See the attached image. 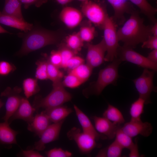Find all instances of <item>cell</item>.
Returning <instances> with one entry per match:
<instances>
[{"label":"cell","instance_id":"36","mask_svg":"<svg viewBox=\"0 0 157 157\" xmlns=\"http://www.w3.org/2000/svg\"><path fill=\"white\" fill-rule=\"evenodd\" d=\"M58 50L60 51L62 58L61 68H64L67 61L76 54L67 47L65 44L61 45Z\"/></svg>","mask_w":157,"mask_h":157},{"label":"cell","instance_id":"32","mask_svg":"<svg viewBox=\"0 0 157 157\" xmlns=\"http://www.w3.org/2000/svg\"><path fill=\"white\" fill-rule=\"evenodd\" d=\"M47 62V72L48 79L51 80L53 83L62 81L64 76V74L59 68L53 65L48 60Z\"/></svg>","mask_w":157,"mask_h":157},{"label":"cell","instance_id":"35","mask_svg":"<svg viewBox=\"0 0 157 157\" xmlns=\"http://www.w3.org/2000/svg\"><path fill=\"white\" fill-rule=\"evenodd\" d=\"M62 83L64 87L71 88L78 87L83 83L76 76L70 72L64 76Z\"/></svg>","mask_w":157,"mask_h":157},{"label":"cell","instance_id":"12","mask_svg":"<svg viewBox=\"0 0 157 157\" xmlns=\"http://www.w3.org/2000/svg\"><path fill=\"white\" fill-rule=\"evenodd\" d=\"M64 121L50 124L42 133L39 140L35 143V149L38 151H42L45 148L46 144L57 140Z\"/></svg>","mask_w":157,"mask_h":157},{"label":"cell","instance_id":"28","mask_svg":"<svg viewBox=\"0 0 157 157\" xmlns=\"http://www.w3.org/2000/svg\"><path fill=\"white\" fill-rule=\"evenodd\" d=\"M83 42L78 32L74 33L66 37L65 44L76 54L81 51L83 46Z\"/></svg>","mask_w":157,"mask_h":157},{"label":"cell","instance_id":"33","mask_svg":"<svg viewBox=\"0 0 157 157\" xmlns=\"http://www.w3.org/2000/svg\"><path fill=\"white\" fill-rule=\"evenodd\" d=\"M78 32L83 42H89L94 38L95 33V28L90 25L83 26L81 27Z\"/></svg>","mask_w":157,"mask_h":157},{"label":"cell","instance_id":"47","mask_svg":"<svg viewBox=\"0 0 157 157\" xmlns=\"http://www.w3.org/2000/svg\"><path fill=\"white\" fill-rule=\"evenodd\" d=\"M59 3L62 5L66 4L73 0H56Z\"/></svg>","mask_w":157,"mask_h":157},{"label":"cell","instance_id":"27","mask_svg":"<svg viewBox=\"0 0 157 157\" xmlns=\"http://www.w3.org/2000/svg\"><path fill=\"white\" fill-rule=\"evenodd\" d=\"M123 149L115 141L108 146L100 150L97 157H119L121 156Z\"/></svg>","mask_w":157,"mask_h":157},{"label":"cell","instance_id":"29","mask_svg":"<svg viewBox=\"0 0 157 157\" xmlns=\"http://www.w3.org/2000/svg\"><path fill=\"white\" fill-rule=\"evenodd\" d=\"M92 69L88 65L83 63L69 72L74 75L83 83L89 78Z\"/></svg>","mask_w":157,"mask_h":157},{"label":"cell","instance_id":"19","mask_svg":"<svg viewBox=\"0 0 157 157\" xmlns=\"http://www.w3.org/2000/svg\"><path fill=\"white\" fill-rule=\"evenodd\" d=\"M74 107L83 131L94 136L97 140L100 138H107L105 136L101 135L97 131L88 117L76 105H74Z\"/></svg>","mask_w":157,"mask_h":157},{"label":"cell","instance_id":"22","mask_svg":"<svg viewBox=\"0 0 157 157\" xmlns=\"http://www.w3.org/2000/svg\"><path fill=\"white\" fill-rule=\"evenodd\" d=\"M17 131L11 129L8 122L0 123V142L6 144H17L16 136Z\"/></svg>","mask_w":157,"mask_h":157},{"label":"cell","instance_id":"48","mask_svg":"<svg viewBox=\"0 0 157 157\" xmlns=\"http://www.w3.org/2000/svg\"><path fill=\"white\" fill-rule=\"evenodd\" d=\"M3 33H10L8 31L5 30L4 28H3L0 25V34Z\"/></svg>","mask_w":157,"mask_h":157},{"label":"cell","instance_id":"4","mask_svg":"<svg viewBox=\"0 0 157 157\" xmlns=\"http://www.w3.org/2000/svg\"><path fill=\"white\" fill-rule=\"evenodd\" d=\"M122 62L117 58L105 68L101 69L97 80L93 83L86 95H99L108 85H115L119 77V66Z\"/></svg>","mask_w":157,"mask_h":157},{"label":"cell","instance_id":"40","mask_svg":"<svg viewBox=\"0 0 157 157\" xmlns=\"http://www.w3.org/2000/svg\"><path fill=\"white\" fill-rule=\"evenodd\" d=\"M142 47L151 50L157 49V36H150L147 39L142 43Z\"/></svg>","mask_w":157,"mask_h":157},{"label":"cell","instance_id":"44","mask_svg":"<svg viewBox=\"0 0 157 157\" xmlns=\"http://www.w3.org/2000/svg\"><path fill=\"white\" fill-rule=\"evenodd\" d=\"M22 154L26 157H43L44 156L38 151L33 150H22Z\"/></svg>","mask_w":157,"mask_h":157},{"label":"cell","instance_id":"8","mask_svg":"<svg viewBox=\"0 0 157 157\" xmlns=\"http://www.w3.org/2000/svg\"><path fill=\"white\" fill-rule=\"evenodd\" d=\"M67 136L74 141L81 152L88 154L98 146L96 138L92 135L81 131L80 129L73 127L67 133Z\"/></svg>","mask_w":157,"mask_h":157},{"label":"cell","instance_id":"11","mask_svg":"<svg viewBox=\"0 0 157 157\" xmlns=\"http://www.w3.org/2000/svg\"><path fill=\"white\" fill-rule=\"evenodd\" d=\"M122 130L132 138L138 135L148 137L151 133L153 127L148 122H142L141 120L138 121L130 120L125 123Z\"/></svg>","mask_w":157,"mask_h":157},{"label":"cell","instance_id":"20","mask_svg":"<svg viewBox=\"0 0 157 157\" xmlns=\"http://www.w3.org/2000/svg\"><path fill=\"white\" fill-rule=\"evenodd\" d=\"M0 24L18 29L25 33L31 30L33 27V25L32 24L3 14L0 11Z\"/></svg>","mask_w":157,"mask_h":157},{"label":"cell","instance_id":"14","mask_svg":"<svg viewBox=\"0 0 157 157\" xmlns=\"http://www.w3.org/2000/svg\"><path fill=\"white\" fill-rule=\"evenodd\" d=\"M113 8L114 11L112 18L116 25L122 24L125 21L126 13L131 14L134 10L126 0H107Z\"/></svg>","mask_w":157,"mask_h":157},{"label":"cell","instance_id":"25","mask_svg":"<svg viewBox=\"0 0 157 157\" xmlns=\"http://www.w3.org/2000/svg\"><path fill=\"white\" fill-rule=\"evenodd\" d=\"M137 6L143 13L152 22L155 23V16L157 10L151 6L147 0H129Z\"/></svg>","mask_w":157,"mask_h":157},{"label":"cell","instance_id":"45","mask_svg":"<svg viewBox=\"0 0 157 157\" xmlns=\"http://www.w3.org/2000/svg\"><path fill=\"white\" fill-rule=\"evenodd\" d=\"M147 57L150 61L157 63V49L152 50L148 54Z\"/></svg>","mask_w":157,"mask_h":157},{"label":"cell","instance_id":"16","mask_svg":"<svg viewBox=\"0 0 157 157\" xmlns=\"http://www.w3.org/2000/svg\"><path fill=\"white\" fill-rule=\"evenodd\" d=\"M35 111V109L31 106L27 99L22 97L18 108L9 119V124L10 121L18 119L29 123L33 119L34 113Z\"/></svg>","mask_w":157,"mask_h":157},{"label":"cell","instance_id":"41","mask_svg":"<svg viewBox=\"0 0 157 157\" xmlns=\"http://www.w3.org/2000/svg\"><path fill=\"white\" fill-rule=\"evenodd\" d=\"M24 5L25 9L28 8L30 6L34 5L39 7L44 3H46L48 0H19Z\"/></svg>","mask_w":157,"mask_h":157},{"label":"cell","instance_id":"50","mask_svg":"<svg viewBox=\"0 0 157 157\" xmlns=\"http://www.w3.org/2000/svg\"><path fill=\"white\" fill-rule=\"evenodd\" d=\"M77 0L81 1L82 3H83L85 2L88 1L89 0Z\"/></svg>","mask_w":157,"mask_h":157},{"label":"cell","instance_id":"30","mask_svg":"<svg viewBox=\"0 0 157 157\" xmlns=\"http://www.w3.org/2000/svg\"><path fill=\"white\" fill-rule=\"evenodd\" d=\"M23 89L24 94L28 98L38 93L40 90L37 79L28 78L23 81Z\"/></svg>","mask_w":157,"mask_h":157},{"label":"cell","instance_id":"7","mask_svg":"<svg viewBox=\"0 0 157 157\" xmlns=\"http://www.w3.org/2000/svg\"><path fill=\"white\" fill-rule=\"evenodd\" d=\"M155 71L144 68L142 74L133 80L139 97L143 99L145 104L151 102L150 96L152 91L157 92V88L153 83V78Z\"/></svg>","mask_w":157,"mask_h":157},{"label":"cell","instance_id":"24","mask_svg":"<svg viewBox=\"0 0 157 157\" xmlns=\"http://www.w3.org/2000/svg\"><path fill=\"white\" fill-rule=\"evenodd\" d=\"M103 117L118 125H120L125 122L124 117L120 110L110 104L108 105L107 108L104 112Z\"/></svg>","mask_w":157,"mask_h":157},{"label":"cell","instance_id":"37","mask_svg":"<svg viewBox=\"0 0 157 157\" xmlns=\"http://www.w3.org/2000/svg\"><path fill=\"white\" fill-rule=\"evenodd\" d=\"M84 60L82 57L75 55L69 59L66 63L65 69L69 72L75 69L81 64L84 63Z\"/></svg>","mask_w":157,"mask_h":157},{"label":"cell","instance_id":"3","mask_svg":"<svg viewBox=\"0 0 157 157\" xmlns=\"http://www.w3.org/2000/svg\"><path fill=\"white\" fill-rule=\"evenodd\" d=\"M62 81L53 83V89L46 97H35L33 106L38 110L42 108L45 110L62 106L72 99L71 94L65 89Z\"/></svg>","mask_w":157,"mask_h":157},{"label":"cell","instance_id":"17","mask_svg":"<svg viewBox=\"0 0 157 157\" xmlns=\"http://www.w3.org/2000/svg\"><path fill=\"white\" fill-rule=\"evenodd\" d=\"M81 12L71 7L64 8L60 14L61 21L69 28H72L77 26L82 19Z\"/></svg>","mask_w":157,"mask_h":157},{"label":"cell","instance_id":"18","mask_svg":"<svg viewBox=\"0 0 157 157\" xmlns=\"http://www.w3.org/2000/svg\"><path fill=\"white\" fill-rule=\"evenodd\" d=\"M51 122L48 117L43 111L36 115L32 122L28 123L27 129L40 138L43 132L50 125Z\"/></svg>","mask_w":157,"mask_h":157},{"label":"cell","instance_id":"15","mask_svg":"<svg viewBox=\"0 0 157 157\" xmlns=\"http://www.w3.org/2000/svg\"><path fill=\"white\" fill-rule=\"evenodd\" d=\"M18 91H12L7 90L1 94V96L7 97L6 104V111L3 118L5 122H8L10 118L18 108L22 98L18 93Z\"/></svg>","mask_w":157,"mask_h":157},{"label":"cell","instance_id":"5","mask_svg":"<svg viewBox=\"0 0 157 157\" xmlns=\"http://www.w3.org/2000/svg\"><path fill=\"white\" fill-rule=\"evenodd\" d=\"M116 25L112 17L108 16L102 27L104 35L103 39L107 53L104 58L105 61L111 62L117 58V50L119 45Z\"/></svg>","mask_w":157,"mask_h":157},{"label":"cell","instance_id":"43","mask_svg":"<svg viewBox=\"0 0 157 157\" xmlns=\"http://www.w3.org/2000/svg\"><path fill=\"white\" fill-rule=\"evenodd\" d=\"M130 152L129 155V157H140V154L139 152L137 138L135 140V142L129 149Z\"/></svg>","mask_w":157,"mask_h":157},{"label":"cell","instance_id":"46","mask_svg":"<svg viewBox=\"0 0 157 157\" xmlns=\"http://www.w3.org/2000/svg\"><path fill=\"white\" fill-rule=\"evenodd\" d=\"M151 31L152 35L157 36V23L155 22L154 25L151 27Z\"/></svg>","mask_w":157,"mask_h":157},{"label":"cell","instance_id":"6","mask_svg":"<svg viewBox=\"0 0 157 157\" xmlns=\"http://www.w3.org/2000/svg\"><path fill=\"white\" fill-rule=\"evenodd\" d=\"M117 58L122 61H127L144 68L157 71V63L150 61L130 47L124 45L119 46L117 50Z\"/></svg>","mask_w":157,"mask_h":157},{"label":"cell","instance_id":"13","mask_svg":"<svg viewBox=\"0 0 157 157\" xmlns=\"http://www.w3.org/2000/svg\"><path fill=\"white\" fill-rule=\"evenodd\" d=\"M92 118L97 131L110 140L115 138L117 131L121 127L120 125L115 124L103 117L94 116Z\"/></svg>","mask_w":157,"mask_h":157},{"label":"cell","instance_id":"39","mask_svg":"<svg viewBox=\"0 0 157 157\" xmlns=\"http://www.w3.org/2000/svg\"><path fill=\"white\" fill-rule=\"evenodd\" d=\"M48 60L55 66L59 68H61L62 58L60 51L58 50L52 51Z\"/></svg>","mask_w":157,"mask_h":157},{"label":"cell","instance_id":"42","mask_svg":"<svg viewBox=\"0 0 157 157\" xmlns=\"http://www.w3.org/2000/svg\"><path fill=\"white\" fill-rule=\"evenodd\" d=\"M13 69V66L8 62L5 61L0 62V74L6 75L10 73Z\"/></svg>","mask_w":157,"mask_h":157},{"label":"cell","instance_id":"23","mask_svg":"<svg viewBox=\"0 0 157 157\" xmlns=\"http://www.w3.org/2000/svg\"><path fill=\"white\" fill-rule=\"evenodd\" d=\"M21 4L19 0H5L4 7L1 12L24 21L22 12Z\"/></svg>","mask_w":157,"mask_h":157},{"label":"cell","instance_id":"2","mask_svg":"<svg viewBox=\"0 0 157 157\" xmlns=\"http://www.w3.org/2000/svg\"><path fill=\"white\" fill-rule=\"evenodd\" d=\"M19 36L22 37V46L18 53L24 55L46 46L55 44L60 39L59 33L56 31L39 28H33L24 33H19Z\"/></svg>","mask_w":157,"mask_h":157},{"label":"cell","instance_id":"21","mask_svg":"<svg viewBox=\"0 0 157 157\" xmlns=\"http://www.w3.org/2000/svg\"><path fill=\"white\" fill-rule=\"evenodd\" d=\"M44 111L51 122L53 123H58L64 120L73 112L71 108L62 105L44 110Z\"/></svg>","mask_w":157,"mask_h":157},{"label":"cell","instance_id":"31","mask_svg":"<svg viewBox=\"0 0 157 157\" xmlns=\"http://www.w3.org/2000/svg\"><path fill=\"white\" fill-rule=\"evenodd\" d=\"M121 127L116 133L114 141L123 149L126 148L129 149L134 143L132 141V138L123 132Z\"/></svg>","mask_w":157,"mask_h":157},{"label":"cell","instance_id":"49","mask_svg":"<svg viewBox=\"0 0 157 157\" xmlns=\"http://www.w3.org/2000/svg\"><path fill=\"white\" fill-rule=\"evenodd\" d=\"M3 103L1 100H0V109L3 106Z\"/></svg>","mask_w":157,"mask_h":157},{"label":"cell","instance_id":"10","mask_svg":"<svg viewBox=\"0 0 157 157\" xmlns=\"http://www.w3.org/2000/svg\"><path fill=\"white\" fill-rule=\"evenodd\" d=\"M86 63L93 69L98 67L104 61L106 49L103 39L99 43L93 44L88 43Z\"/></svg>","mask_w":157,"mask_h":157},{"label":"cell","instance_id":"38","mask_svg":"<svg viewBox=\"0 0 157 157\" xmlns=\"http://www.w3.org/2000/svg\"><path fill=\"white\" fill-rule=\"evenodd\" d=\"M45 154L48 157H70L72 154L61 148H55L46 151Z\"/></svg>","mask_w":157,"mask_h":157},{"label":"cell","instance_id":"26","mask_svg":"<svg viewBox=\"0 0 157 157\" xmlns=\"http://www.w3.org/2000/svg\"><path fill=\"white\" fill-rule=\"evenodd\" d=\"M145 104V101L140 97L131 104L129 110L131 117L130 120H141V116L144 112Z\"/></svg>","mask_w":157,"mask_h":157},{"label":"cell","instance_id":"9","mask_svg":"<svg viewBox=\"0 0 157 157\" xmlns=\"http://www.w3.org/2000/svg\"><path fill=\"white\" fill-rule=\"evenodd\" d=\"M81 11L90 22L102 28L108 16L101 5L90 0L82 3Z\"/></svg>","mask_w":157,"mask_h":157},{"label":"cell","instance_id":"1","mask_svg":"<svg viewBox=\"0 0 157 157\" xmlns=\"http://www.w3.org/2000/svg\"><path fill=\"white\" fill-rule=\"evenodd\" d=\"M151 27L145 25L138 13L134 11L117 31L119 40L123 42L124 45L134 48L152 35Z\"/></svg>","mask_w":157,"mask_h":157},{"label":"cell","instance_id":"34","mask_svg":"<svg viewBox=\"0 0 157 157\" xmlns=\"http://www.w3.org/2000/svg\"><path fill=\"white\" fill-rule=\"evenodd\" d=\"M37 67L35 76L37 79L47 80L48 78L47 72V62L44 60L38 61L36 63Z\"/></svg>","mask_w":157,"mask_h":157}]
</instances>
